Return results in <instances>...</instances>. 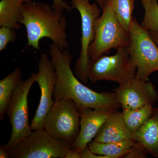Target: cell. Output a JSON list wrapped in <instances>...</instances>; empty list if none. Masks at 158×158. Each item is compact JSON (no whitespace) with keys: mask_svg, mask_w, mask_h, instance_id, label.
<instances>
[{"mask_svg":"<svg viewBox=\"0 0 158 158\" xmlns=\"http://www.w3.org/2000/svg\"><path fill=\"white\" fill-rule=\"evenodd\" d=\"M81 115L73 100L69 98L54 102L46 117L44 129L55 139L71 148L80 131Z\"/></svg>","mask_w":158,"mask_h":158,"instance_id":"5b68a950","label":"cell"},{"mask_svg":"<svg viewBox=\"0 0 158 158\" xmlns=\"http://www.w3.org/2000/svg\"><path fill=\"white\" fill-rule=\"evenodd\" d=\"M133 139L118 142H98L94 141L88 144L89 149L97 155L107 158H123L129 152L135 144Z\"/></svg>","mask_w":158,"mask_h":158,"instance_id":"9a60e30c","label":"cell"},{"mask_svg":"<svg viewBox=\"0 0 158 158\" xmlns=\"http://www.w3.org/2000/svg\"><path fill=\"white\" fill-rule=\"evenodd\" d=\"M36 75L31 73L28 79L20 82L6 108L5 114L9 116L11 126V138L6 144L9 151L32 132L29 121L28 97L32 85L36 82Z\"/></svg>","mask_w":158,"mask_h":158,"instance_id":"52a82bcc","label":"cell"},{"mask_svg":"<svg viewBox=\"0 0 158 158\" xmlns=\"http://www.w3.org/2000/svg\"><path fill=\"white\" fill-rule=\"evenodd\" d=\"M15 30L6 27L0 28V51L6 49L9 43L13 42L16 39Z\"/></svg>","mask_w":158,"mask_h":158,"instance_id":"44dd1931","label":"cell"},{"mask_svg":"<svg viewBox=\"0 0 158 158\" xmlns=\"http://www.w3.org/2000/svg\"><path fill=\"white\" fill-rule=\"evenodd\" d=\"M22 80L21 69L15 70L0 81V120L3 121L6 108L10 101L15 88Z\"/></svg>","mask_w":158,"mask_h":158,"instance_id":"e0dca14e","label":"cell"},{"mask_svg":"<svg viewBox=\"0 0 158 158\" xmlns=\"http://www.w3.org/2000/svg\"><path fill=\"white\" fill-rule=\"evenodd\" d=\"M143 1V0H141V2H142V1Z\"/></svg>","mask_w":158,"mask_h":158,"instance_id":"f1b7e54d","label":"cell"},{"mask_svg":"<svg viewBox=\"0 0 158 158\" xmlns=\"http://www.w3.org/2000/svg\"><path fill=\"white\" fill-rule=\"evenodd\" d=\"M52 6L54 9L61 12H63L65 10L69 11L73 9L72 6H69L68 3L63 0H53Z\"/></svg>","mask_w":158,"mask_h":158,"instance_id":"603a6c76","label":"cell"},{"mask_svg":"<svg viewBox=\"0 0 158 158\" xmlns=\"http://www.w3.org/2000/svg\"><path fill=\"white\" fill-rule=\"evenodd\" d=\"M25 0H1L0 2V27L14 30L21 28L20 9Z\"/></svg>","mask_w":158,"mask_h":158,"instance_id":"2e32d148","label":"cell"},{"mask_svg":"<svg viewBox=\"0 0 158 158\" xmlns=\"http://www.w3.org/2000/svg\"><path fill=\"white\" fill-rule=\"evenodd\" d=\"M133 139V133L125 123L121 112L111 113L98 131L94 141L98 142H118Z\"/></svg>","mask_w":158,"mask_h":158,"instance_id":"4fadbf2b","label":"cell"},{"mask_svg":"<svg viewBox=\"0 0 158 158\" xmlns=\"http://www.w3.org/2000/svg\"><path fill=\"white\" fill-rule=\"evenodd\" d=\"M113 90L123 110L153 105L158 100V92L152 83L135 77Z\"/></svg>","mask_w":158,"mask_h":158,"instance_id":"8fae6325","label":"cell"},{"mask_svg":"<svg viewBox=\"0 0 158 158\" xmlns=\"http://www.w3.org/2000/svg\"><path fill=\"white\" fill-rule=\"evenodd\" d=\"M65 158H82L81 153L70 148L69 149Z\"/></svg>","mask_w":158,"mask_h":158,"instance_id":"d4e9b609","label":"cell"},{"mask_svg":"<svg viewBox=\"0 0 158 158\" xmlns=\"http://www.w3.org/2000/svg\"><path fill=\"white\" fill-rule=\"evenodd\" d=\"M129 32L119 23L113 9V0H109L97 23L95 38L89 47L88 56L94 60L107 53L111 49L127 47Z\"/></svg>","mask_w":158,"mask_h":158,"instance_id":"3957f363","label":"cell"},{"mask_svg":"<svg viewBox=\"0 0 158 158\" xmlns=\"http://www.w3.org/2000/svg\"></svg>","mask_w":158,"mask_h":158,"instance_id":"f546056e","label":"cell"},{"mask_svg":"<svg viewBox=\"0 0 158 158\" xmlns=\"http://www.w3.org/2000/svg\"><path fill=\"white\" fill-rule=\"evenodd\" d=\"M70 148L44 129L34 130L9 151V158H65Z\"/></svg>","mask_w":158,"mask_h":158,"instance_id":"9c48e42d","label":"cell"},{"mask_svg":"<svg viewBox=\"0 0 158 158\" xmlns=\"http://www.w3.org/2000/svg\"><path fill=\"white\" fill-rule=\"evenodd\" d=\"M38 67L35 81L39 85L41 95L39 106L31 121V129L34 131L44 129L46 117L55 102L53 95L57 79L53 64L47 54H41Z\"/></svg>","mask_w":158,"mask_h":158,"instance_id":"30bf717a","label":"cell"},{"mask_svg":"<svg viewBox=\"0 0 158 158\" xmlns=\"http://www.w3.org/2000/svg\"><path fill=\"white\" fill-rule=\"evenodd\" d=\"M135 0H113V9L118 20L125 30L129 33L133 19Z\"/></svg>","mask_w":158,"mask_h":158,"instance_id":"d6986e66","label":"cell"},{"mask_svg":"<svg viewBox=\"0 0 158 158\" xmlns=\"http://www.w3.org/2000/svg\"><path fill=\"white\" fill-rule=\"evenodd\" d=\"M116 110H118L87 109L80 111V133L71 148L82 154L95 138L109 116Z\"/></svg>","mask_w":158,"mask_h":158,"instance_id":"7c38bea8","label":"cell"},{"mask_svg":"<svg viewBox=\"0 0 158 158\" xmlns=\"http://www.w3.org/2000/svg\"><path fill=\"white\" fill-rule=\"evenodd\" d=\"M94 1L97 4L101 9L102 10L106 5L109 0H94Z\"/></svg>","mask_w":158,"mask_h":158,"instance_id":"4316f807","label":"cell"},{"mask_svg":"<svg viewBox=\"0 0 158 158\" xmlns=\"http://www.w3.org/2000/svg\"><path fill=\"white\" fill-rule=\"evenodd\" d=\"M153 40L158 46V31L156 32H150Z\"/></svg>","mask_w":158,"mask_h":158,"instance_id":"83f0119b","label":"cell"},{"mask_svg":"<svg viewBox=\"0 0 158 158\" xmlns=\"http://www.w3.org/2000/svg\"><path fill=\"white\" fill-rule=\"evenodd\" d=\"M0 158H9V150L6 144L0 146Z\"/></svg>","mask_w":158,"mask_h":158,"instance_id":"484cf974","label":"cell"},{"mask_svg":"<svg viewBox=\"0 0 158 158\" xmlns=\"http://www.w3.org/2000/svg\"><path fill=\"white\" fill-rule=\"evenodd\" d=\"M49 54L56 74L54 102L70 98L79 112L87 109L118 110L121 107L115 92H96L79 81L71 68L72 56L68 49H61L52 43Z\"/></svg>","mask_w":158,"mask_h":158,"instance_id":"6da1fadb","label":"cell"},{"mask_svg":"<svg viewBox=\"0 0 158 158\" xmlns=\"http://www.w3.org/2000/svg\"><path fill=\"white\" fill-rule=\"evenodd\" d=\"M81 155L82 158H107L106 156L94 154L89 149L88 147L83 151Z\"/></svg>","mask_w":158,"mask_h":158,"instance_id":"cb8c5ba5","label":"cell"},{"mask_svg":"<svg viewBox=\"0 0 158 158\" xmlns=\"http://www.w3.org/2000/svg\"><path fill=\"white\" fill-rule=\"evenodd\" d=\"M20 23L25 27L28 43L40 50L39 42L47 37L61 49H69L66 34L67 21L62 12L45 3L26 0L20 9Z\"/></svg>","mask_w":158,"mask_h":158,"instance_id":"7a4b0ae2","label":"cell"},{"mask_svg":"<svg viewBox=\"0 0 158 158\" xmlns=\"http://www.w3.org/2000/svg\"><path fill=\"white\" fill-rule=\"evenodd\" d=\"M127 50L137 69L135 77L148 81L152 74L158 71V46L150 32L134 17L130 26Z\"/></svg>","mask_w":158,"mask_h":158,"instance_id":"277c9868","label":"cell"},{"mask_svg":"<svg viewBox=\"0 0 158 158\" xmlns=\"http://www.w3.org/2000/svg\"><path fill=\"white\" fill-rule=\"evenodd\" d=\"M133 139L147 154L158 158V107L141 127L133 133Z\"/></svg>","mask_w":158,"mask_h":158,"instance_id":"5bb4252c","label":"cell"},{"mask_svg":"<svg viewBox=\"0 0 158 158\" xmlns=\"http://www.w3.org/2000/svg\"><path fill=\"white\" fill-rule=\"evenodd\" d=\"M72 7L79 11L81 20V49L74 67L76 76L86 84L89 81L88 56L89 47L95 38L97 23L101 15V9L96 3L90 0H71Z\"/></svg>","mask_w":158,"mask_h":158,"instance_id":"ba28073f","label":"cell"},{"mask_svg":"<svg viewBox=\"0 0 158 158\" xmlns=\"http://www.w3.org/2000/svg\"><path fill=\"white\" fill-rule=\"evenodd\" d=\"M147 153L145 151L139 144L135 142L131 150L125 155L123 158H144L147 157Z\"/></svg>","mask_w":158,"mask_h":158,"instance_id":"7402d4cb","label":"cell"},{"mask_svg":"<svg viewBox=\"0 0 158 158\" xmlns=\"http://www.w3.org/2000/svg\"><path fill=\"white\" fill-rule=\"evenodd\" d=\"M153 109L152 105H146L137 109L123 110L122 116L126 125L133 133L147 121Z\"/></svg>","mask_w":158,"mask_h":158,"instance_id":"ac0fdd59","label":"cell"},{"mask_svg":"<svg viewBox=\"0 0 158 158\" xmlns=\"http://www.w3.org/2000/svg\"><path fill=\"white\" fill-rule=\"evenodd\" d=\"M144 10V19L141 25L149 32L158 31V0H143Z\"/></svg>","mask_w":158,"mask_h":158,"instance_id":"ffe728a7","label":"cell"},{"mask_svg":"<svg viewBox=\"0 0 158 158\" xmlns=\"http://www.w3.org/2000/svg\"><path fill=\"white\" fill-rule=\"evenodd\" d=\"M113 56L102 55L90 60L88 77L92 83L102 81L121 85L135 77L136 68L131 60L127 47L117 49Z\"/></svg>","mask_w":158,"mask_h":158,"instance_id":"8992f818","label":"cell"}]
</instances>
